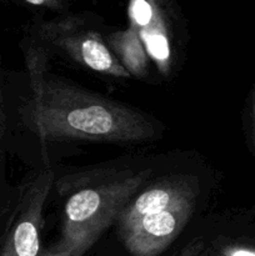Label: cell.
Instances as JSON below:
<instances>
[{
    "instance_id": "cell-1",
    "label": "cell",
    "mask_w": 255,
    "mask_h": 256,
    "mask_svg": "<svg viewBox=\"0 0 255 256\" xmlns=\"http://www.w3.org/2000/svg\"><path fill=\"white\" fill-rule=\"evenodd\" d=\"M29 94L8 102L15 118L45 142H146L160 135L159 122L130 105L69 84L45 72L39 48H24Z\"/></svg>"
},
{
    "instance_id": "cell-2",
    "label": "cell",
    "mask_w": 255,
    "mask_h": 256,
    "mask_svg": "<svg viewBox=\"0 0 255 256\" xmlns=\"http://www.w3.org/2000/svg\"><path fill=\"white\" fill-rule=\"evenodd\" d=\"M149 174L150 170L112 168L80 175L85 184L65 202L62 236L55 246L45 250V256L85 254L116 222Z\"/></svg>"
},
{
    "instance_id": "cell-3",
    "label": "cell",
    "mask_w": 255,
    "mask_h": 256,
    "mask_svg": "<svg viewBox=\"0 0 255 256\" xmlns=\"http://www.w3.org/2000/svg\"><path fill=\"white\" fill-rule=\"evenodd\" d=\"M52 182L54 172L39 169L0 186V256H45L42 212Z\"/></svg>"
},
{
    "instance_id": "cell-4",
    "label": "cell",
    "mask_w": 255,
    "mask_h": 256,
    "mask_svg": "<svg viewBox=\"0 0 255 256\" xmlns=\"http://www.w3.org/2000/svg\"><path fill=\"white\" fill-rule=\"evenodd\" d=\"M38 36L50 49L86 69L114 79L130 78L105 39L99 32L85 28L80 20L66 18L45 22L38 29Z\"/></svg>"
},
{
    "instance_id": "cell-5",
    "label": "cell",
    "mask_w": 255,
    "mask_h": 256,
    "mask_svg": "<svg viewBox=\"0 0 255 256\" xmlns=\"http://www.w3.org/2000/svg\"><path fill=\"white\" fill-rule=\"evenodd\" d=\"M198 196L199 189L119 230L125 249L132 256H158L165 252L189 222Z\"/></svg>"
},
{
    "instance_id": "cell-6",
    "label": "cell",
    "mask_w": 255,
    "mask_h": 256,
    "mask_svg": "<svg viewBox=\"0 0 255 256\" xmlns=\"http://www.w3.org/2000/svg\"><path fill=\"white\" fill-rule=\"evenodd\" d=\"M130 26L139 35L150 60L162 75L169 76L174 65V46L166 14L158 0H130Z\"/></svg>"
},
{
    "instance_id": "cell-7",
    "label": "cell",
    "mask_w": 255,
    "mask_h": 256,
    "mask_svg": "<svg viewBox=\"0 0 255 256\" xmlns=\"http://www.w3.org/2000/svg\"><path fill=\"white\" fill-rule=\"evenodd\" d=\"M196 189H199L198 179L190 175H172L155 182L128 202L116 220L118 229H124L148 215L165 209Z\"/></svg>"
},
{
    "instance_id": "cell-8",
    "label": "cell",
    "mask_w": 255,
    "mask_h": 256,
    "mask_svg": "<svg viewBox=\"0 0 255 256\" xmlns=\"http://www.w3.org/2000/svg\"><path fill=\"white\" fill-rule=\"evenodd\" d=\"M105 42L130 76L135 79L148 76L150 58L134 28L112 32L105 38Z\"/></svg>"
},
{
    "instance_id": "cell-9",
    "label": "cell",
    "mask_w": 255,
    "mask_h": 256,
    "mask_svg": "<svg viewBox=\"0 0 255 256\" xmlns=\"http://www.w3.org/2000/svg\"><path fill=\"white\" fill-rule=\"evenodd\" d=\"M209 256H255V245L242 239H218L209 246Z\"/></svg>"
},
{
    "instance_id": "cell-10",
    "label": "cell",
    "mask_w": 255,
    "mask_h": 256,
    "mask_svg": "<svg viewBox=\"0 0 255 256\" xmlns=\"http://www.w3.org/2000/svg\"><path fill=\"white\" fill-rule=\"evenodd\" d=\"M6 104H5V86L4 78L0 72V186L6 184L5 175V152H6Z\"/></svg>"
},
{
    "instance_id": "cell-11",
    "label": "cell",
    "mask_w": 255,
    "mask_h": 256,
    "mask_svg": "<svg viewBox=\"0 0 255 256\" xmlns=\"http://www.w3.org/2000/svg\"><path fill=\"white\" fill-rule=\"evenodd\" d=\"M179 256H209V246L202 238H196L182 250Z\"/></svg>"
},
{
    "instance_id": "cell-12",
    "label": "cell",
    "mask_w": 255,
    "mask_h": 256,
    "mask_svg": "<svg viewBox=\"0 0 255 256\" xmlns=\"http://www.w3.org/2000/svg\"><path fill=\"white\" fill-rule=\"evenodd\" d=\"M22 2L32 5V6H44L49 8V9H60L62 8L60 0H22Z\"/></svg>"
},
{
    "instance_id": "cell-13",
    "label": "cell",
    "mask_w": 255,
    "mask_h": 256,
    "mask_svg": "<svg viewBox=\"0 0 255 256\" xmlns=\"http://www.w3.org/2000/svg\"><path fill=\"white\" fill-rule=\"evenodd\" d=\"M252 145H254L255 150V96L254 102H252Z\"/></svg>"
}]
</instances>
